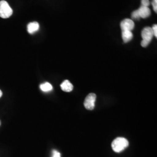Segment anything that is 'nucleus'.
Wrapping results in <instances>:
<instances>
[{"instance_id": "1", "label": "nucleus", "mask_w": 157, "mask_h": 157, "mask_svg": "<svg viewBox=\"0 0 157 157\" xmlns=\"http://www.w3.org/2000/svg\"><path fill=\"white\" fill-rule=\"evenodd\" d=\"M129 146V141L124 137H118L112 141V150L115 152L123 151Z\"/></svg>"}, {"instance_id": "2", "label": "nucleus", "mask_w": 157, "mask_h": 157, "mask_svg": "<svg viewBox=\"0 0 157 157\" xmlns=\"http://www.w3.org/2000/svg\"><path fill=\"white\" fill-rule=\"evenodd\" d=\"M141 37L143 40L141 42V45L143 47H147L149 45L154 37L151 28L146 27L143 29L141 32Z\"/></svg>"}, {"instance_id": "3", "label": "nucleus", "mask_w": 157, "mask_h": 157, "mask_svg": "<svg viewBox=\"0 0 157 157\" xmlns=\"http://www.w3.org/2000/svg\"><path fill=\"white\" fill-rule=\"evenodd\" d=\"M13 11L8 3L6 1H0V17L3 19L8 18L11 16Z\"/></svg>"}, {"instance_id": "4", "label": "nucleus", "mask_w": 157, "mask_h": 157, "mask_svg": "<svg viewBox=\"0 0 157 157\" xmlns=\"http://www.w3.org/2000/svg\"><path fill=\"white\" fill-rule=\"evenodd\" d=\"M96 95L94 93H90L86 97L84 102V107L88 110H93L95 107Z\"/></svg>"}, {"instance_id": "5", "label": "nucleus", "mask_w": 157, "mask_h": 157, "mask_svg": "<svg viewBox=\"0 0 157 157\" xmlns=\"http://www.w3.org/2000/svg\"><path fill=\"white\" fill-rule=\"evenodd\" d=\"M121 28L122 31H132L135 28V23L132 19H125L121 23Z\"/></svg>"}, {"instance_id": "6", "label": "nucleus", "mask_w": 157, "mask_h": 157, "mask_svg": "<svg viewBox=\"0 0 157 157\" xmlns=\"http://www.w3.org/2000/svg\"><path fill=\"white\" fill-rule=\"evenodd\" d=\"M138 15L140 18L145 19L148 17H150L151 15V11L150 9L147 6H141L137 10Z\"/></svg>"}, {"instance_id": "7", "label": "nucleus", "mask_w": 157, "mask_h": 157, "mask_svg": "<svg viewBox=\"0 0 157 157\" xmlns=\"http://www.w3.org/2000/svg\"><path fill=\"white\" fill-rule=\"evenodd\" d=\"M39 24L37 22H33L29 23L28 25V32L29 34H34L37 32L39 30Z\"/></svg>"}, {"instance_id": "8", "label": "nucleus", "mask_w": 157, "mask_h": 157, "mask_svg": "<svg viewBox=\"0 0 157 157\" xmlns=\"http://www.w3.org/2000/svg\"><path fill=\"white\" fill-rule=\"evenodd\" d=\"M61 89L65 92H71L73 89L72 84L67 80H65L61 84Z\"/></svg>"}, {"instance_id": "9", "label": "nucleus", "mask_w": 157, "mask_h": 157, "mask_svg": "<svg viewBox=\"0 0 157 157\" xmlns=\"http://www.w3.org/2000/svg\"><path fill=\"white\" fill-rule=\"evenodd\" d=\"M133 33L132 31H122V37L124 43H128L133 39Z\"/></svg>"}, {"instance_id": "10", "label": "nucleus", "mask_w": 157, "mask_h": 157, "mask_svg": "<svg viewBox=\"0 0 157 157\" xmlns=\"http://www.w3.org/2000/svg\"><path fill=\"white\" fill-rule=\"evenodd\" d=\"M40 87V89L44 92H48L52 90V85L48 82H45L43 84H41Z\"/></svg>"}, {"instance_id": "11", "label": "nucleus", "mask_w": 157, "mask_h": 157, "mask_svg": "<svg viewBox=\"0 0 157 157\" xmlns=\"http://www.w3.org/2000/svg\"><path fill=\"white\" fill-rule=\"evenodd\" d=\"M150 4V2L149 0H141V6L148 7Z\"/></svg>"}, {"instance_id": "12", "label": "nucleus", "mask_w": 157, "mask_h": 157, "mask_svg": "<svg viewBox=\"0 0 157 157\" xmlns=\"http://www.w3.org/2000/svg\"><path fill=\"white\" fill-rule=\"evenodd\" d=\"M152 30L154 33V36H155V37H157V25H153V26L152 27Z\"/></svg>"}, {"instance_id": "13", "label": "nucleus", "mask_w": 157, "mask_h": 157, "mask_svg": "<svg viewBox=\"0 0 157 157\" xmlns=\"http://www.w3.org/2000/svg\"><path fill=\"white\" fill-rule=\"evenodd\" d=\"M52 157H61V154L56 150H53Z\"/></svg>"}, {"instance_id": "14", "label": "nucleus", "mask_w": 157, "mask_h": 157, "mask_svg": "<svg viewBox=\"0 0 157 157\" xmlns=\"http://www.w3.org/2000/svg\"><path fill=\"white\" fill-rule=\"evenodd\" d=\"M152 6H153V9H154V11L157 12V3H155L154 2H152Z\"/></svg>"}, {"instance_id": "15", "label": "nucleus", "mask_w": 157, "mask_h": 157, "mask_svg": "<svg viewBox=\"0 0 157 157\" xmlns=\"http://www.w3.org/2000/svg\"><path fill=\"white\" fill-rule=\"evenodd\" d=\"M2 93L1 90H0V98H1V97L2 96Z\"/></svg>"}, {"instance_id": "16", "label": "nucleus", "mask_w": 157, "mask_h": 157, "mask_svg": "<svg viewBox=\"0 0 157 157\" xmlns=\"http://www.w3.org/2000/svg\"><path fill=\"white\" fill-rule=\"evenodd\" d=\"M152 1L154 2H155V3H157V0H153Z\"/></svg>"}, {"instance_id": "17", "label": "nucleus", "mask_w": 157, "mask_h": 157, "mask_svg": "<svg viewBox=\"0 0 157 157\" xmlns=\"http://www.w3.org/2000/svg\"><path fill=\"white\" fill-rule=\"evenodd\" d=\"M0 125H1V121H0Z\"/></svg>"}]
</instances>
